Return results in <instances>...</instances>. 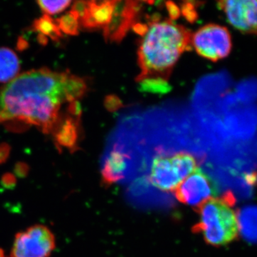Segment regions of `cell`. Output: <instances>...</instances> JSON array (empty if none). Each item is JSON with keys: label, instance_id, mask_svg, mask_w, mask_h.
<instances>
[{"label": "cell", "instance_id": "cb8c5ba5", "mask_svg": "<svg viewBox=\"0 0 257 257\" xmlns=\"http://www.w3.org/2000/svg\"><path fill=\"white\" fill-rule=\"evenodd\" d=\"M29 166L25 162H18L15 167V173L17 177L23 178L26 177L29 173Z\"/></svg>", "mask_w": 257, "mask_h": 257}, {"label": "cell", "instance_id": "ac0fdd59", "mask_svg": "<svg viewBox=\"0 0 257 257\" xmlns=\"http://www.w3.org/2000/svg\"><path fill=\"white\" fill-rule=\"evenodd\" d=\"M202 3L197 1H184L181 4V14L189 23L193 24L199 18L197 8Z\"/></svg>", "mask_w": 257, "mask_h": 257}, {"label": "cell", "instance_id": "4316f807", "mask_svg": "<svg viewBox=\"0 0 257 257\" xmlns=\"http://www.w3.org/2000/svg\"><path fill=\"white\" fill-rule=\"evenodd\" d=\"M39 42L42 45H46L47 44V38L46 37L43 36V35H39L38 37Z\"/></svg>", "mask_w": 257, "mask_h": 257}, {"label": "cell", "instance_id": "5b68a950", "mask_svg": "<svg viewBox=\"0 0 257 257\" xmlns=\"http://www.w3.org/2000/svg\"><path fill=\"white\" fill-rule=\"evenodd\" d=\"M55 248L52 231L44 225H34L17 234L11 257H49Z\"/></svg>", "mask_w": 257, "mask_h": 257}, {"label": "cell", "instance_id": "3957f363", "mask_svg": "<svg viewBox=\"0 0 257 257\" xmlns=\"http://www.w3.org/2000/svg\"><path fill=\"white\" fill-rule=\"evenodd\" d=\"M234 205V197L229 192L204 202L198 207L199 221L194 225V232L202 234L211 246H226L234 241L239 234Z\"/></svg>", "mask_w": 257, "mask_h": 257}, {"label": "cell", "instance_id": "5bb4252c", "mask_svg": "<svg viewBox=\"0 0 257 257\" xmlns=\"http://www.w3.org/2000/svg\"><path fill=\"white\" fill-rule=\"evenodd\" d=\"M33 30L38 32L39 35L50 37L53 41L57 42L62 37V34L57 26V23L49 15H45L35 20Z\"/></svg>", "mask_w": 257, "mask_h": 257}, {"label": "cell", "instance_id": "44dd1931", "mask_svg": "<svg viewBox=\"0 0 257 257\" xmlns=\"http://www.w3.org/2000/svg\"><path fill=\"white\" fill-rule=\"evenodd\" d=\"M69 115L74 119L80 120L82 116V106L79 101H74L69 103Z\"/></svg>", "mask_w": 257, "mask_h": 257}, {"label": "cell", "instance_id": "83f0119b", "mask_svg": "<svg viewBox=\"0 0 257 257\" xmlns=\"http://www.w3.org/2000/svg\"><path fill=\"white\" fill-rule=\"evenodd\" d=\"M0 257H6L5 256V253L2 249H0Z\"/></svg>", "mask_w": 257, "mask_h": 257}, {"label": "cell", "instance_id": "8fae6325", "mask_svg": "<svg viewBox=\"0 0 257 257\" xmlns=\"http://www.w3.org/2000/svg\"><path fill=\"white\" fill-rule=\"evenodd\" d=\"M79 130L80 120L74 119L70 115L66 116L63 121H57L52 133L59 149L63 147L72 152L78 150Z\"/></svg>", "mask_w": 257, "mask_h": 257}, {"label": "cell", "instance_id": "6da1fadb", "mask_svg": "<svg viewBox=\"0 0 257 257\" xmlns=\"http://www.w3.org/2000/svg\"><path fill=\"white\" fill-rule=\"evenodd\" d=\"M69 71L40 69L25 72L0 90V123L18 121L52 133L61 104L67 101L65 82Z\"/></svg>", "mask_w": 257, "mask_h": 257}, {"label": "cell", "instance_id": "4fadbf2b", "mask_svg": "<svg viewBox=\"0 0 257 257\" xmlns=\"http://www.w3.org/2000/svg\"><path fill=\"white\" fill-rule=\"evenodd\" d=\"M239 231L245 238L257 239V208H244L238 217Z\"/></svg>", "mask_w": 257, "mask_h": 257}, {"label": "cell", "instance_id": "2e32d148", "mask_svg": "<svg viewBox=\"0 0 257 257\" xmlns=\"http://www.w3.org/2000/svg\"><path fill=\"white\" fill-rule=\"evenodd\" d=\"M56 23L61 32H63L65 35H71V36L79 35V27H80L79 17L72 10L57 19L56 20Z\"/></svg>", "mask_w": 257, "mask_h": 257}, {"label": "cell", "instance_id": "7c38bea8", "mask_svg": "<svg viewBox=\"0 0 257 257\" xmlns=\"http://www.w3.org/2000/svg\"><path fill=\"white\" fill-rule=\"evenodd\" d=\"M20 69V60L14 51L0 47V82H11L16 78Z\"/></svg>", "mask_w": 257, "mask_h": 257}, {"label": "cell", "instance_id": "603a6c76", "mask_svg": "<svg viewBox=\"0 0 257 257\" xmlns=\"http://www.w3.org/2000/svg\"><path fill=\"white\" fill-rule=\"evenodd\" d=\"M2 184L6 189H13L17 184L16 177L11 173H7L3 176Z\"/></svg>", "mask_w": 257, "mask_h": 257}, {"label": "cell", "instance_id": "9c48e42d", "mask_svg": "<svg viewBox=\"0 0 257 257\" xmlns=\"http://www.w3.org/2000/svg\"><path fill=\"white\" fill-rule=\"evenodd\" d=\"M111 142L103 158L101 176L103 183L110 185L124 179L127 176L133 164V157L119 142Z\"/></svg>", "mask_w": 257, "mask_h": 257}, {"label": "cell", "instance_id": "d4e9b609", "mask_svg": "<svg viewBox=\"0 0 257 257\" xmlns=\"http://www.w3.org/2000/svg\"><path fill=\"white\" fill-rule=\"evenodd\" d=\"M11 147L8 143L0 144V165L6 162L9 158Z\"/></svg>", "mask_w": 257, "mask_h": 257}, {"label": "cell", "instance_id": "484cf974", "mask_svg": "<svg viewBox=\"0 0 257 257\" xmlns=\"http://www.w3.org/2000/svg\"><path fill=\"white\" fill-rule=\"evenodd\" d=\"M28 43L26 41H25L24 39L20 38L19 39V41L18 43V49L19 50L23 51L25 50V49L28 48Z\"/></svg>", "mask_w": 257, "mask_h": 257}, {"label": "cell", "instance_id": "7a4b0ae2", "mask_svg": "<svg viewBox=\"0 0 257 257\" xmlns=\"http://www.w3.org/2000/svg\"><path fill=\"white\" fill-rule=\"evenodd\" d=\"M148 30L139 41L138 62L140 73L136 82L147 77L169 80L177 61L192 50V34L170 20L148 22Z\"/></svg>", "mask_w": 257, "mask_h": 257}, {"label": "cell", "instance_id": "8992f818", "mask_svg": "<svg viewBox=\"0 0 257 257\" xmlns=\"http://www.w3.org/2000/svg\"><path fill=\"white\" fill-rule=\"evenodd\" d=\"M144 2L115 1L109 23L103 29L104 40L109 43H119L127 35L143 12Z\"/></svg>", "mask_w": 257, "mask_h": 257}, {"label": "cell", "instance_id": "e0dca14e", "mask_svg": "<svg viewBox=\"0 0 257 257\" xmlns=\"http://www.w3.org/2000/svg\"><path fill=\"white\" fill-rule=\"evenodd\" d=\"M40 9L47 15L57 14L67 9L71 1H37Z\"/></svg>", "mask_w": 257, "mask_h": 257}, {"label": "cell", "instance_id": "52a82bcc", "mask_svg": "<svg viewBox=\"0 0 257 257\" xmlns=\"http://www.w3.org/2000/svg\"><path fill=\"white\" fill-rule=\"evenodd\" d=\"M174 193L179 202L199 207L214 197L216 188L210 177L199 168L182 181Z\"/></svg>", "mask_w": 257, "mask_h": 257}, {"label": "cell", "instance_id": "9a60e30c", "mask_svg": "<svg viewBox=\"0 0 257 257\" xmlns=\"http://www.w3.org/2000/svg\"><path fill=\"white\" fill-rule=\"evenodd\" d=\"M137 82L138 83V89L142 92L162 95L172 90V86L168 80L162 77H147Z\"/></svg>", "mask_w": 257, "mask_h": 257}, {"label": "cell", "instance_id": "d6986e66", "mask_svg": "<svg viewBox=\"0 0 257 257\" xmlns=\"http://www.w3.org/2000/svg\"><path fill=\"white\" fill-rule=\"evenodd\" d=\"M104 106L109 112H115L124 107V104L121 99L116 94H109L104 99Z\"/></svg>", "mask_w": 257, "mask_h": 257}, {"label": "cell", "instance_id": "277c9868", "mask_svg": "<svg viewBox=\"0 0 257 257\" xmlns=\"http://www.w3.org/2000/svg\"><path fill=\"white\" fill-rule=\"evenodd\" d=\"M198 55L213 62L226 58L232 50L231 34L224 26L208 24L199 28L192 38Z\"/></svg>", "mask_w": 257, "mask_h": 257}, {"label": "cell", "instance_id": "7402d4cb", "mask_svg": "<svg viewBox=\"0 0 257 257\" xmlns=\"http://www.w3.org/2000/svg\"><path fill=\"white\" fill-rule=\"evenodd\" d=\"M88 8V1H77L72 7V11L78 15L79 20L84 17Z\"/></svg>", "mask_w": 257, "mask_h": 257}, {"label": "cell", "instance_id": "ba28073f", "mask_svg": "<svg viewBox=\"0 0 257 257\" xmlns=\"http://www.w3.org/2000/svg\"><path fill=\"white\" fill-rule=\"evenodd\" d=\"M228 23L245 35H257V0H224L217 3Z\"/></svg>", "mask_w": 257, "mask_h": 257}, {"label": "cell", "instance_id": "30bf717a", "mask_svg": "<svg viewBox=\"0 0 257 257\" xmlns=\"http://www.w3.org/2000/svg\"><path fill=\"white\" fill-rule=\"evenodd\" d=\"M115 0L88 1V8L79 23L87 30L104 29L110 22L114 10Z\"/></svg>", "mask_w": 257, "mask_h": 257}, {"label": "cell", "instance_id": "ffe728a7", "mask_svg": "<svg viewBox=\"0 0 257 257\" xmlns=\"http://www.w3.org/2000/svg\"><path fill=\"white\" fill-rule=\"evenodd\" d=\"M166 9L168 12L169 16H170V20H176L180 18L181 10L179 6L175 4L174 2L167 1L165 3Z\"/></svg>", "mask_w": 257, "mask_h": 257}]
</instances>
